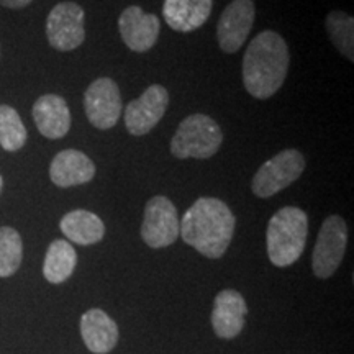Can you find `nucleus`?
<instances>
[{
  "label": "nucleus",
  "mask_w": 354,
  "mask_h": 354,
  "mask_svg": "<svg viewBox=\"0 0 354 354\" xmlns=\"http://www.w3.org/2000/svg\"><path fill=\"white\" fill-rule=\"evenodd\" d=\"M32 2L33 0H0V6L7 8H24Z\"/></svg>",
  "instance_id": "5701e85b"
},
{
  "label": "nucleus",
  "mask_w": 354,
  "mask_h": 354,
  "mask_svg": "<svg viewBox=\"0 0 354 354\" xmlns=\"http://www.w3.org/2000/svg\"><path fill=\"white\" fill-rule=\"evenodd\" d=\"M24 258L20 233L10 227H0V277H10L19 271Z\"/></svg>",
  "instance_id": "4be33fe9"
},
{
  "label": "nucleus",
  "mask_w": 354,
  "mask_h": 354,
  "mask_svg": "<svg viewBox=\"0 0 354 354\" xmlns=\"http://www.w3.org/2000/svg\"><path fill=\"white\" fill-rule=\"evenodd\" d=\"M348 227L339 215L323 221L312 254V268L318 279H328L336 272L346 253Z\"/></svg>",
  "instance_id": "423d86ee"
},
{
  "label": "nucleus",
  "mask_w": 354,
  "mask_h": 354,
  "mask_svg": "<svg viewBox=\"0 0 354 354\" xmlns=\"http://www.w3.org/2000/svg\"><path fill=\"white\" fill-rule=\"evenodd\" d=\"M223 133L214 118L194 113L184 118L171 140V153L179 159H207L218 151Z\"/></svg>",
  "instance_id": "20e7f679"
},
{
  "label": "nucleus",
  "mask_w": 354,
  "mask_h": 354,
  "mask_svg": "<svg viewBox=\"0 0 354 354\" xmlns=\"http://www.w3.org/2000/svg\"><path fill=\"white\" fill-rule=\"evenodd\" d=\"M234 225L236 218L227 203L215 197H201L180 220L179 236L205 258L218 259L232 243Z\"/></svg>",
  "instance_id": "f257e3e1"
},
{
  "label": "nucleus",
  "mask_w": 354,
  "mask_h": 354,
  "mask_svg": "<svg viewBox=\"0 0 354 354\" xmlns=\"http://www.w3.org/2000/svg\"><path fill=\"white\" fill-rule=\"evenodd\" d=\"M26 136L19 112L10 105H0V146L8 153L19 151L26 143Z\"/></svg>",
  "instance_id": "412c9836"
},
{
  "label": "nucleus",
  "mask_w": 354,
  "mask_h": 354,
  "mask_svg": "<svg viewBox=\"0 0 354 354\" xmlns=\"http://www.w3.org/2000/svg\"><path fill=\"white\" fill-rule=\"evenodd\" d=\"M84 109L92 127L110 130L122 115V95L117 82L110 77L95 79L84 94Z\"/></svg>",
  "instance_id": "1a4fd4ad"
},
{
  "label": "nucleus",
  "mask_w": 354,
  "mask_h": 354,
  "mask_svg": "<svg viewBox=\"0 0 354 354\" xmlns=\"http://www.w3.org/2000/svg\"><path fill=\"white\" fill-rule=\"evenodd\" d=\"M118 30L123 43L135 53L149 51L156 44L161 21L153 13H145L138 6H130L118 19Z\"/></svg>",
  "instance_id": "f8f14e48"
},
{
  "label": "nucleus",
  "mask_w": 354,
  "mask_h": 354,
  "mask_svg": "<svg viewBox=\"0 0 354 354\" xmlns=\"http://www.w3.org/2000/svg\"><path fill=\"white\" fill-rule=\"evenodd\" d=\"M214 0H165L162 15L172 30L190 33L209 20Z\"/></svg>",
  "instance_id": "f3484780"
},
{
  "label": "nucleus",
  "mask_w": 354,
  "mask_h": 354,
  "mask_svg": "<svg viewBox=\"0 0 354 354\" xmlns=\"http://www.w3.org/2000/svg\"><path fill=\"white\" fill-rule=\"evenodd\" d=\"M248 307L238 290L225 289L215 297L212 312V326L221 339H233L245 326Z\"/></svg>",
  "instance_id": "ddd939ff"
},
{
  "label": "nucleus",
  "mask_w": 354,
  "mask_h": 354,
  "mask_svg": "<svg viewBox=\"0 0 354 354\" xmlns=\"http://www.w3.org/2000/svg\"><path fill=\"white\" fill-rule=\"evenodd\" d=\"M86 13L74 2H61L53 7L46 20L48 41L57 51H73L86 39Z\"/></svg>",
  "instance_id": "6e6552de"
},
{
  "label": "nucleus",
  "mask_w": 354,
  "mask_h": 354,
  "mask_svg": "<svg viewBox=\"0 0 354 354\" xmlns=\"http://www.w3.org/2000/svg\"><path fill=\"white\" fill-rule=\"evenodd\" d=\"M180 233V220L176 205L165 196L149 198L145 207L141 238L149 248H167Z\"/></svg>",
  "instance_id": "0eeeda50"
},
{
  "label": "nucleus",
  "mask_w": 354,
  "mask_h": 354,
  "mask_svg": "<svg viewBox=\"0 0 354 354\" xmlns=\"http://www.w3.org/2000/svg\"><path fill=\"white\" fill-rule=\"evenodd\" d=\"M95 176V165L86 153L64 149L57 153L50 166V177L57 187H74L91 183Z\"/></svg>",
  "instance_id": "4468645a"
},
{
  "label": "nucleus",
  "mask_w": 354,
  "mask_h": 354,
  "mask_svg": "<svg viewBox=\"0 0 354 354\" xmlns=\"http://www.w3.org/2000/svg\"><path fill=\"white\" fill-rule=\"evenodd\" d=\"M33 120L38 131L48 140H59L71 128V112L63 97L41 95L33 105Z\"/></svg>",
  "instance_id": "2eb2a0df"
},
{
  "label": "nucleus",
  "mask_w": 354,
  "mask_h": 354,
  "mask_svg": "<svg viewBox=\"0 0 354 354\" xmlns=\"http://www.w3.org/2000/svg\"><path fill=\"white\" fill-rule=\"evenodd\" d=\"M169 94L166 87L153 84L138 99L131 100L125 109V127L130 135L143 136L149 133L165 117Z\"/></svg>",
  "instance_id": "9d476101"
},
{
  "label": "nucleus",
  "mask_w": 354,
  "mask_h": 354,
  "mask_svg": "<svg viewBox=\"0 0 354 354\" xmlns=\"http://www.w3.org/2000/svg\"><path fill=\"white\" fill-rule=\"evenodd\" d=\"M289 63V48L281 35L272 30L256 35L243 59L246 91L259 100L272 97L286 81Z\"/></svg>",
  "instance_id": "f03ea898"
},
{
  "label": "nucleus",
  "mask_w": 354,
  "mask_h": 354,
  "mask_svg": "<svg viewBox=\"0 0 354 354\" xmlns=\"http://www.w3.org/2000/svg\"><path fill=\"white\" fill-rule=\"evenodd\" d=\"M305 158L297 149H284L266 161L253 177L251 189L254 196L269 198L289 187L302 176Z\"/></svg>",
  "instance_id": "39448f33"
},
{
  "label": "nucleus",
  "mask_w": 354,
  "mask_h": 354,
  "mask_svg": "<svg viewBox=\"0 0 354 354\" xmlns=\"http://www.w3.org/2000/svg\"><path fill=\"white\" fill-rule=\"evenodd\" d=\"M326 32L331 43L338 48V51L348 57L349 61L354 59V20L348 13L333 10L326 15Z\"/></svg>",
  "instance_id": "aec40b11"
},
{
  "label": "nucleus",
  "mask_w": 354,
  "mask_h": 354,
  "mask_svg": "<svg viewBox=\"0 0 354 354\" xmlns=\"http://www.w3.org/2000/svg\"><path fill=\"white\" fill-rule=\"evenodd\" d=\"M2 187H3V179L2 176H0V192H2Z\"/></svg>",
  "instance_id": "b1692460"
},
{
  "label": "nucleus",
  "mask_w": 354,
  "mask_h": 354,
  "mask_svg": "<svg viewBox=\"0 0 354 354\" xmlns=\"http://www.w3.org/2000/svg\"><path fill=\"white\" fill-rule=\"evenodd\" d=\"M61 232L69 241L88 246L99 243L105 234V225L99 216L88 210H73L63 216Z\"/></svg>",
  "instance_id": "a211bd4d"
},
{
  "label": "nucleus",
  "mask_w": 354,
  "mask_h": 354,
  "mask_svg": "<svg viewBox=\"0 0 354 354\" xmlns=\"http://www.w3.org/2000/svg\"><path fill=\"white\" fill-rule=\"evenodd\" d=\"M253 0H233L221 13L216 26V39L225 53H236L246 41L254 25Z\"/></svg>",
  "instance_id": "9b49d317"
},
{
  "label": "nucleus",
  "mask_w": 354,
  "mask_h": 354,
  "mask_svg": "<svg viewBox=\"0 0 354 354\" xmlns=\"http://www.w3.org/2000/svg\"><path fill=\"white\" fill-rule=\"evenodd\" d=\"M77 264V253L66 240H55L48 248L43 263V276L51 284H63L73 276Z\"/></svg>",
  "instance_id": "6ab92c4d"
},
{
  "label": "nucleus",
  "mask_w": 354,
  "mask_h": 354,
  "mask_svg": "<svg viewBox=\"0 0 354 354\" xmlns=\"http://www.w3.org/2000/svg\"><path fill=\"white\" fill-rule=\"evenodd\" d=\"M308 234V216L299 207H284L269 220L266 241L269 261L277 268H287L299 261Z\"/></svg>",
  "instance_id": "7ed1b4c3"
},
{
  "label": "nucleus",
  "mask_w": 354,
  "mask_h": 354,
  "mask_svg": "<svg viewBox=\"0 0 354 354\" xmlns=\"http://www.w3.org/2000/svg\"><path fill=\"white\" fill-rule=\"evenodd\" d=\"M81 335L88 351L107 354L118 343V326L104 310L91 308L81 317Z\"/></svg>",
  "instance_id": "dca6fc26"
}]
</instances>
